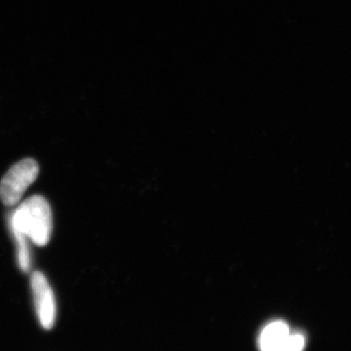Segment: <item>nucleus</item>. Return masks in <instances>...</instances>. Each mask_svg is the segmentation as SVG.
Returning a JSON list of instances; mask_svg holds the SVG:
<instances>
[{
    "label": "nucleus",
    "instance_id": "nucleus-1",
    "mask_svg": "<svg viewBox=\"0 0 351 351\" xmlns=\"http://www.w3.org/2000/svg\"><path fill=\"white\" fill-rule=\"evenodd\" d=\"M10 228L24 233L36 246H46L53 230L49 202L41 195L27 198L11 215Z\"/></svg>",
    "mask_w": 351,
    "mask_h": 351
},
{
    "label": "nucleus",
    "instance_id": "nucleus-2",
    "mask_svg": "<svg viewBox=\"0 0 351 351\" xmlns=\"http://www.w3.org/2000/svg\"><path fill=\"white\" fill-rule=\"evenodd\" d=\"M38 174V163L34 159L25 158L14 164L0 182V199L2 203L6 206H14L19 203Z\"/></svg>",
    "mask_w": 351,
    "mask_h": 351
},
{
    "label": "nucleus",
    "instance_id": "nucleus-3",
    "mask_svg": "<svg viewBox=\"0 0 351 351\" xmlns=\"http://www.w3.org/2000/svg\"><path fill=\"white\" fill-rule=\"evenodd\" d=\"M34 306L43 329L51 330L56 321V301L47 278L40 271H34L31 277Z\"/></svg>",
    "mask_w": 351,
    "mask_h": 351
},
{
    "label": "nucleus",
    "instance_id": "nucleus-4",
    "mask_svg": "<svg viewBox=\"0 0 351 351\" xmlns=\"http://www.w3.org/2000/svg\"><path fill=\"white\" fill-rule=\"evenodd\" d=\"M289 335L290 331L287 324L281 321L271 323L265 328L261 337L262 351H283Z\"/></svg>",
    "mask_w": 351,
    "mask_h": 351
},
{
    "label": "nucleus",
    "instance_id": "nucleus-5",
    "mask_svg": "<svg viewBox=\"0 0 351 351\" xmlns=\"http://www.w3.org/2000/svg\"><path fill=\"white\" fill-rule=\"evenodd\" d=\"M16 242H17V258L18 265L23 272H29L32 267L31 253H29V246H27V239L24 233L18 232V230L11 228Z\"/></svg>",
    "mask_w": 351,
    "mask_h": 351
},
{
    "label": "nucleus",
    "instance_id": "nucleus-6",
    "mask_svg": "<svg viewBox=\"0 0 351 351\" xmlns=\"http://www.w3.org/2000/svg\"><path fill=\"white\" fill-rule=\"evenodd\" d=\"M306 339L301 334H290L284 343L283 351H302Z\"/></svg>",
    "mask_w": 351,
    "mask_h": 351
}]
</instances>
